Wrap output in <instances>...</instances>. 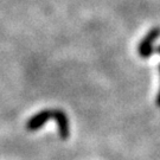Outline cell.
<instances>
[{"instance_id": "6da1fadb", "label": "cell", "mask_w": 160, "mask_h": 160, "mask_svg": "<svg viewBox=\"0 0 160 160\" xmlns=\"http://www.w3.org/2000/svg\"><path fill=\"white\" fill-rule=\"evenodd\" d=\"M160 37V28H153L152 30H149L147 34L143 37L141 42L139 43L138 46V52L139 56L143 59H147L152 56V53L154 52V46L153 44L155 43V40Z\"/></svg>"}, {"instance_id": "7a4b0ae2", "label": "cell", "mask_w": 160, "mask_h": 160, "mask_svg": "<svg viewBox=\"0 0 160 160\" xmlns=\"http://www.w3.org/2000/svg\"><path fill=\"white\" fill-rule=\"evenodd\" d=\"M52 119H55L58 127V134L61 139L67 140L70 137V123L67 114L62 109H52Z\"/></svg>"}, {"instance_id": "3957f363", "label": "cell", "mask_w": 160, "mask_h": 160, "mask_svg": "<svg viewBox=\"0 0 160 160\" xmlns=\"http://www.w3.org/2000/svg\"><path fill=\"white\" fill-rule=\"evenodd\" d=\"M52 118V109H44L39 113L30 118L26 122V129L29 132H36L45 125L48 121Z\"/></svg>"}, {"instance_id": "277c9868", "label": "cell", "mask_w": 160, "mask_h": 160, "mask_svg": "<svg viewBox=\"0 0 160 160\" xmlns=\"http://www.w3.org/2000/svg\"><path fill=\"white\" fill-rule=\"evenodd\" d=\"M159 71H160V64H159ZM157 106L160 108V89H159V94H158V96H157Z\"/></svg>"}, {"instance_id": "5b68a950", "label": "cell", "mask_w": 160, "mask_h": 160, "mask_svg": "<svg viewBox=\"0 0 160 160\" xmlns=\"http://www.w3.org/2000/svg\"><path fill=\"white\" fill-rule=\"evenodd\" d=\"M154 52L155 53H158V55H160V45H158L157 48H154Z\"/></svg>"}]
</instances>
